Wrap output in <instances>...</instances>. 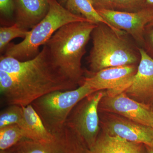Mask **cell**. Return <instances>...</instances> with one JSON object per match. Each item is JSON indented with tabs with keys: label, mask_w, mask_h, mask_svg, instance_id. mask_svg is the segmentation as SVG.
<instances>
[{
	"label": "cell",
	"mask_w": 153,
	"mask_h": 153,
	"mask_svg": "<svg viewBox=\"0 0 153 153\" xmlns=\"http://www.w3.org/2000/svg\"><path fill=\"white\" fill-rule=\"evenodd\" d=\"M77 87L54 65L45 45L30 60L6 55L0 58V93L8 105L27 106L50 92Z\"/></svg>",
	"instance_id": "1"
},
{
	"label": "cell",
	"mask_w": 153,
	"mask_h": 153,
	"mask_svg": "<svg viewBox=\"0 0 153 153\" xmlns=\"http://www.w3.org/2000/svg\"><path fill=\"white\" fill-rule=\"evenodd\" d=\"M97 25L88 22L69 23L57 30L44 45L54 65L66 78L79 86L85 78L81 61Z\"/></svg>",
	"instance_id": "2"
},
{
	"label": "cell",
	"mask_w": 153,
	"mask_h": 153,
	"mask_svg": "<svg viewBox=\"0 0 153 153\" xmlns=\"http://www.w3.org/2000/svg\"><path fill=\"white\" fill-rule=\"evenodd\" d=\"M48 1L49 10L45 17L30 30L22 42L8 46L5 55L21 61L30 60L38 55L39 48L61 27L72 22H88L69 12L58 0Z\"/></svg>",
	"instance_id": "3"
},
{
	"label": "cell",
	"mask_w": 153,
	"mask_h": 153,
	"mask_svg": "<svg viewBox=\"0 0 153 153\" xmlns=\"http://www.w3.org/2000/svg\"><path fill=\"white\" fill-rule=\"evenodd\" d=\"M122 36L104 24L96 25L91 33L92 47L88 57L92 74L105 68L137 63L136 53Z\"/></svg>",
	"instance_id": "4"
},
{
	"label": "cell",
	"mask_w": 153,
	"mask_h": 153,
	"mask_svg": "<svg viewBox=\"0 0 153 153\" xmlns=\"http://www.w3.org/2000/svg\"><path fill=\"white\" fill-rule=\"evenodd\" d=\"M95 91L83 83L72 90L56 91L47 94L31 105L47 130L53 134L65 126L69 114L77 103Z\"/></svg>",
	"instance_id": "5"
},
{
	"label": "cell",
	"mask_w": 153,
	"mask_h": 153,
	"mask_svg": "<svg viewBox=\"0 0 153 153\" xmlns=\"http://www.w3.org/2000/svg\"><path fill=\"white\" fill-rule=\"evenodd\" d=\"M105 90L98 91L80 100L69 114L65 125L79 134L88 149L93 146L100 132L98 107Z\"/></svg>",
	"instance_id": "6"
},
{
	"label": "cell",
	"mask_w": 153,
	"mask_h": 153,
	"mask_svg": "<svg viewBox=\"0 0 153 153\" xmlns=\"http://www.w3.org/2000/svg\"><path fill=\"white\" fill-rule=\"evenodd\" d=\"M51 140L38 142L24 139L10 149L11 153H87L88 149L78 134L66 125Z\"/></svg>",
	"instance_id": "7"
},
{
	"label": "cell",
	"mask_w": 153,
	"mask_h": 153,
	"mask_svg": "<svg viewBox=\"0 0 153 153\" xmlns=\"http://www.w3.org/2000/svg\"><path fill=\"white\" fill-rule=\"evenodd\" d=\"M99 114L103 131L128 141L153 147V127L111 113L99 111Z\"/></svg>",
	"instance_id": "8"
},
{
	"label": "cell",
	"mask_w": 153,
	"mask_h": 153,
	"mask_svg": "<svg viewBox=\"0 0 153 153\" xmlns=\"http://www.w3.org/2000/svg\"><path fill=\"white\" fill-rule=\"evenodd\" d=\"M98 111L115 114L135 122L153 127L152 107L138 102L124 92L112 96L105 94L100 102Z\"/></svg>",
	"instance_id": "9"
},
{
	"label": "cell",
	"mask_w": 153,
	"mask_h": 153,
	"mask_svg": "<svg viewBox=\"0 0 153 153\" xmlns=\"http://www.w3.org/2000/svg\"><path fill=\"white\" fill-rule=\"evenodd\" d=\"M97 11L113 27L129 34L138 44H144L145 28L153 20V9L144 7L135 12L106 9Z\"/></svg>",
	"instance_id": "10"
},
{
	"label": "cell",
	"mask_w": 153,
	"mask_h": 153,
	"mask_svg": "<svg viewBox=\"0 0 153 153\" xmlns=\"http://www.w3.org/2000/svg\"><path fill=\"white\" fill-rule=\"evenodd\" d=\"M137 69L134 65L105 68L84 78L82 84L96 91L105 90L107 95H116L124 92L130 85Z\"/></svg>",
	"instance_id": "11"
},
{
	"label": "cell",
	"mask_w": 153,
	"mask_h": 153,
	"mask_svg": "<svg viewBox=\"0 0 153 153\" xmlns=\"http://www.w3.org/2000/svg\"><path fill=\"white\" fill-rule=\"evenodd\" d=\"M140 61L130 85L124 92L131 98L143 104L153 105V58L139 49Z\"/></svg>",
	"instance_id": "12"
},
{
	"label": "cell",
	"mask_w": 153,
	"mask_h": 153,
	"mask_svg": "<svg viewBox=\"0 0 153 153\" xmlns=\"http://www.w3.org/2000/svg\"><path fill=\"white\" fill-rule=\"evenodd\" d=\"M15 2L16 23L25 30L34 27L49 10L48 0H15Z\"/></svg>",
	"instance_id": "13"
},
{
	"label": "cell",
	"mask_w": 153,
	"mask_h": 153,
	"mask_svg": "<svg viewBox=\"0 0 153 153\" xmlns=\"http://www.w3.org/2000/svg\"><path fill=\"white\" fill-rule=\"evenodd\" d=\"M87 153H146L145 145L128 141L103 131Z\"/></svg>",
	"instance_id": "14"
},
{
	"label": "cell",
	"mask_w": 153,
	"mask_h": 153,
	"mask_svg": "<svg viewBox=\"0 0 153 153\" xmlns=\"http://www.w3.org/2000/svg\"><path fill=\"white\" fill-rule=\"evenodd\" d=\"M23 107L25 122V130L28 139L38 142H47L53 137L44 126L41 118L31 104Z\"/></svg>",
	"instance_id": "15"
},
{
	"label": "cell",
	"mask_w": 153,
	"mask_h": 153,
	"mask_svg": "<svg viewBox=\"0 0 153 153\" xmlns=\"http://www.w3.org/2000/svg\"><path fill=\"white\" fill-rule=\"evenodd\" d=\"M65 7L72 13L85 18L88 22L95 25L104 24L114 32L123 36L125 32L113 27L99 13L91 2L90 0H67Z\"/></svg>",
	"instance_id": "16"
},
{
	"label": "cell",
	"mask_w": 153,
	"mask_h": 153,
	"mask_svg": "<svg viewBox=\"0 0 153 153\" xmlns=\"http://www.w3.org/2000/svg\"><path fill=\"white\" fill-rule=\"evenodd\" d=\"M24 139H27V133L17 125L0 128V150L10 149Z\"/></svg>",
	"instance_id": "17"
},
{
	"label": "cell",
	"mask_w": 153,
	"mask_h": 153,
	"mask_svg": "<svg viewBox=\"0 0 153 153\" xmlns=\"http://www.w3.org/2000/svg\"><path fill=\"white\" fill-rule=\"evenodd\" d=\"M10 125H17L25 130L23 107L16 105H11L1 111L0 128Z\"/></svg>",
	"instance_id": "18"
},
{
	"label": "cell",
	"mask_w": 153,
	"mask_h": 153,
	"mask_svg": "<svg viewBox=\"0 0 153 153\" xmlns=\"http://www.w3.org/2000/svg\"><path fill=\"white\" fill-rule=\"evenodd\" d=\"M30 30L21 27L16 23L8 27H1L0 28V50L2 51L8 46L9 43L14 38H25Z\"/></svg>",
	"instance_id": "19"
},
{
	"label": "cell",
	"mask_w": 153,
	"mask_h": 153,
	"mask_svg": "<svg viewBox=\"0 0 153 153\" xmlns=\"http://www.w3.org/2000/svg\"><path fill=\"white\" fill-rule=\"evenodd\" d=\"M146 0H114V10L135 12L144 8Z\"/></svg>",
	"instance_id": "20"
},
{
	"label": "cell",
	"mask_w": 153,
	"mask_h": 153,
	"mask_svg": "<svg viewBox=\"0 0 153 153\" xmlns=\"http://www.w3.org/2000/svg\"><path fill=\"white\" fill-rule=\"evenodd\" d=\"M15 4L13 0H0V11L2 16L10 18L13 13Z\"/></svg>",
	"instance_id": "21"
},
{
	"label": "cell",
	"mask_w": 153,
	"mask_h": 153,
	"mask_svg": "<svg viewBox=\"0 0 153 153\" xmlns=\"http://www.w3.org/2000/svg\"><path fill=\"white\" fill-rule=\"evenodd\" d=\"M96 10L100 9L114 10V0H90Z\"/></svg>",
	"instance_id": "22"
},
{
	"label": "cell",
	"mask_w": 153,
	"mask_h": 153,
	"mask_svg": "<svg viewBox=\"0 0 153 153\" xmlns=\"http://www.w3.org/2000/svg\"><path fill=\"white\" fill-rule=\"evenodd\" d=\"M144 7L153 9V0H146Z\"/></svg>",
	"instance_id": "23"
},
{
	"label": "cell",
	"mask_w": 153,
	"mask_h": 153,
	"mask_svg": "<svg viewBox=\"0 0 153 153\" xmlns=\"http://www.w3.org/2000/svg\"><path fill=\"white\" fill-rule=\"evenodd\" d=\"M146 153H153V147L145 145Z\"/></svg>",
	"instance_id": "24"
},
{
	"label": "cell",
	"mask_w": 153,
	"mask_h": 153,
	"mask_svg": "<svg viewBox=\"0 0 153 153\" xmlns=\"http://www.w3.org/2000/svg\"><path fill=\"white\" fill-rule=\"evenodd\" d=\"M149 37L151 44H152L153 47V28L152 30H151L150 32Z\"/></svg>",
	"instance_id": "25"
},
{
	"label": "cell",
	"mask_w": 153,
	"mask_h": 153,
	"mask_svg": "<svg viewBox=\"0 0 153 153\" xmlns=\"http://www.w3.org/2000/svg\"><path fill=\"white\" fill-rule=\"evenodd\" d=\"M59 1L60 4L62 5H65L66 4L67 0H58Z\"/></svg>",
	"instance_id": "26"
},
{
	"label": "cell",
	"mask_w": 153,
	"mask_h": 153,
	"mask_svg": "<svg viewBox=\"0 0 153 153\" xmlns=\"http://www.w3.org/2000/svg\"><path fill=\"white\" fill-rule=\"evenodd\" d=\"M0 153H11L10 149L6 150H0Z\"/></svg>",
	"instance_id": "27"
},
{
	"label": "cell",
	"mask_w": 153,
	"mask_h": 153,
	"mask_svg": "<svg viewBox=\"0 0 153 153\" xmlns=\"http://www.w3.org/2000/svg\"><path fill=\"white\" fill-rule=\"evenodd\" d=\"M147 27H153V20L151 22H150L149 24H148Z\"/></svg>",
	"instance_id": "28"
},
{
	"label": "cell",
	"mask_w": 153,
	"mask_h": 153,
	"mask_svg": "<svg viewBox=\"0 0 153 153\" xmlns=\"http://www.w3.org/2000/svg\"><path fill=\"white\" fill-rule=\"evenodd\" d=\"M152 107H153V105H152Z\"/></svg>",
	"instance_id": "29"
}]
</instances>
